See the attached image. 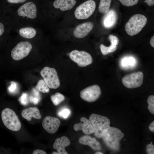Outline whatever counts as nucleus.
<instances>
[{
	"label": "nucleus",
	"instance_id": "nucleus-1",
	"mask_svg": "<svg viewBox=\"0 0 154 154\" xmlns=\"http://www.w3.org/2000/svg\"><path fill=\"white\" fill-rule=\"evenodd\" d=\"M124 134L118 128L110 127L103 135L102 138L106 145L110 149L115 151L120 148V141Z\"/></svg>",
	"mask_w": 154,
	"mask_h": 154
},
{
	"label": "nucleus",
	"instance_id": "nucleus-2",
	"mask_svg": "<svg viewBox=\"0 0 154 154\" xmlns=\"http://www.w3.org/2000/svg\"><path fill=\"white\" fill-rule=\"evenodd\" d=\"M93 128L95 136L101 138L110 127V121L107 117L95 114H92L89 117Z\"/></svg>",
	"mask_w": 154,
	"mask_h": 154
},
{
	"label": "nucleus",
	"instance_id": "nucleus-3",
	"mask_svg": "<svg viewBox=\"0 0 154 154\" xmlns=\"http://www.w3.org/2000/svg\"><path fill=\"white\" fill-rule=\"evenodd\" d=\"M147 21L146 17L140 14H136L132 16L126 23L125 30L130 36L138 34L146 25Z\"/></svg>",
	"mask_w": 154,
	"mask_h": 154
},
{
	"label": "nucleus",
	"instance_id": "nucleus-4",
	"mask_svg": "<svg viewBox=\"0 0 154 154\" xmlns=\"http://www.w3.org/2000/svg\"><path fill=\"white\" fill-rule=\"evenodd\" d=\"M2 122L8 129L13 131H18L21 127V123L18 116L12 109L8 108L4 109L1 113Z\"/></svg>",
	"mask_w": 154,
	"mask_h": 154
},
{
	"label": "nucleus",
	"instance_id": "nucleus-5",
	"mask_svg": "<svg viewBox=\"0 0 154 154\" xmlns=\"http://www.w3.org/2000/svg\"><path fill=\"white\" fill-rule=\"evenodd\" d=\"M40 74L49 88L56 89L60 86V80L54 68L46 66L41 70Z\"/></svg>",
	"mask_w": 154,
	"mask_h": 154
},
{
	"label": "nucleus",
	"instance_id": "nucleus-6",
	"mask_svg": "<svg viewBox=\"0 0 154 154\" xmlns=\"http://www.w3.org/2000/svg\"><path fill=\"white\" fill-rule=\"evenodd\" d=\"M96 3L93 0H88L78 6L75 9L74 14L78 19H85L90 17L94 11Z\"/></svg>",
	"mask_w": 154,
	"mask_h": 154
},
{
	"label": "nucleus",
	"instance_id": "nucleus-7",
	"mask_svg": "<svg viewBox=\"0 0 154 154\" xmlns=\"http://www.w3.org/2000/svg\"><path fill=\"white\" fill-rule=\"evenodd\" d=\"M32 48V44L29 42L27 41L20 42L12 50L11 56L15 60H21L29 55Z\"/></svg>",
	"mask_w": 154,
	"mask_h": 154
},
{
	"label": "nucleus",
	"instance_id": "nucleus-8",
	"mask_svg": "<svg viewBox=\"0 0 154 154\" xmlns=\"http://www.w3.org/2000/svg\"><path fill=\"white\" fill-rule=\"evenodd\" d=\"M143 77V72L139 71L125 75L122 78V82L123 85L127 88H136L142 85Z\"/></svg>",
	"mask_w": 154,
	"mask_h": 154
},
{
	"label": "nucleus",
	"instance_id": "nucleus-9",
	"mask_svg": "<svg viewBox=\"0 0 154 154\" xmlns=\"http://www.w3.org/2000/svg\"><path fill=\"white\" fill-rule=\"evenodd\" d=\"M69 55L70 59L80 67H85L91 64L93 62L91 56L85 51L74 50Z\"/></svg>",
	"mask_w": 154,
	"mask_h": 154
},
{
	"label": "nucleus",
	"instance_id": "nucleus-10",
	"mask_svg": "<svg viewBox=\"0 0 154 154\" xmlns=\"http://www.w3.org/2000/svg\"><path fill=\"white\" fill-rule=\"evenodd\" d=\"M101 93L100 86L97 85H93L84 89L80 93L81 98L84 100L89 102L97 100Z\"/></svg>",
	"mask_w": 154,
	"mask_h": 154
},
{
	"label": "nucleus",
	"instance_id": "nucleus-11",
	"mask_svg": "<svg viewBox=\"0 0 154 154\" xmlns=\"http://www.w3.org/2000/svg\"><path fill=\"white\" fill-rule=\"evenodd\" d=\"M18 15L23 17L33 19L37 16V9L36 5L31 1L27 2L21 6L17 11Z\"/></svg>",
	"mask_w": 154,
	"mask_h": 154
},
{
	"label": "nucleus",
	"instance_id": "nucleus-12",
	"mask_svg": "<svg viewBox=\"0 0 154 154\" xmlns=\"http://www.w3.org/2000/svg\"><path fill=\"white\" fill-rule=\"evenodd\" d=\"M60 122L58 118L47 116L43 119L42 125L44 129L48 133L53 134L58 130Z\"/></svg>",
	"mask_w": 154,
	"mask_h": 154
},
{
	"label": "nucleus",
	"instance_id": "nucleus-13",
	"mask_svg": "<svg viewBox=\"0 0 154 154\" xmlns=\"http://www.w3.org/2000/svg\"><path fill=\"white\" fill-rule=\"evenodd\" d=\"M93 27V23L90 22H85L79 25L74 30V35L78 38H83L89 33Z\"/></svg>",
	"mask_w": 154,
	"mask_h": 154
},
{
	"label": "nucleus",
	"instance_id": "nucleus-14",
	"mask_svg": "<svg viewBox=\"0 0 154 154\" xmlns=\"http://www.w3.org/2000/svg\"><path fill=\"white\" fill-rule=\"evenodd\" d=\"M80 122L75 124L73 126L74 130L76 131L82 130L85 134L89 135L94 133L92 125L89 119L84 117L80 119Z\"/></svg>",
	"mask_w": 154,
	"mask_h": 154
},
{
	"label": "nucleus",
	"instance_id": "nucleus-15",
	"mask_svg": "<svg viewBox=\"0 0 154 154\" xmlns=\"http://www.w3.org/2000/svg\"><path fill=\"white\" fill-rule=\"evenodd\" d=\"M70 141L66 137L63 136L57 138L53 145V147L59 154H68L65 148L70 145Z\"/></svg>",
	"mask_w": 154,
	"mask_h": 154
},
{
	"label": "nucleus",
	"instance_id": "nucleus-16",
	"mask_svg": "<svg viewBox=\"0 0 154 154\" xmlns=\"http://www.w3.org/2000/svg\"><path fill=\"white\" fill-rule=\"evenodd\" d=\"M79 142L81 144L89 146L95 151L100 150L101 148L100 143L96 139L88 135H84L80 137Z\"/></svg>",
	"mask_w": 154,
	"mask_h": 154
},
{
	"label": "nucleus",
	"instance_id": "nucleus-17",
	"mask_svg": "<svg viewBox=\"0 0 154 154\" xmlns=\"http://www.w3.org/2000/svg\"><path fill=\"white\" fill-rule=\"evenodd\" d=\"M109 38L111 42L110 46H106L102 44H101L100 46L101 52L104 56L115 51L117 49V46L119 42L118 38L116 36L110 35Z\"/></svg>",
	"mask_w": 154,
	"mask_h": 154
},
{
	"label": "nucleus",
	"instance_id": "nucleus-18",
	"mask_svg": "<svg viewBox=\"0 0 154 154\" xmlns=\"http://www.w3.org/2000/svg\"><path fill=\"white\" fill-rule=\"evenodd\" d=\"M76 3L75 0H55L53 3V6L55 8L64 11L72 9Z\"/></svg>",
	"mask_w": 154,
	"mask_h": 154
},
{
	"label": "nucleus",
	"instance_id": "nucleus-19",
	"mask_svg": "<svg viewBox=\"0 0 154 154\" xmlns=\"http://www.w3.org/2000/svg\"><path fill=\"white\" fill-rule=\"evenodd\" d=\"M23 117L28 121H30L32 117L37 119H40L41 116L39 110L36 107H30L23 110L21 113Z\"/></svg>",
	"mask_w": 154,
	"mask_h": 154
},
{
	"label": "nucleus",
	"instance_id": "nucleus-20",
	"mask_svg": "<svg viewBox=\"0 0 154 154\" xmlns=\"http://www.w3.org/2000/svg\"><path fill=\"white\" fill-rule=\"evenodd\" d=\"M117 18L116 12L112 9L109 10L104 18L103 23L104 27L107 28L112 27L116 23Z\"/></svg>",
	"mask_w": 154,
	"mask_h": 154
},
{
	"label": "nucleus",
	"instance_id": "nucleus-21",
	"mask_svg": "<svg viewBox=\"0 0 154 154\" xmlns=\"http://www.w3.org/2000/svg\"><path fill=\"white\" fill-rule=\"evenodd\" d=\"M19 35L22 37L31 39L35 37L36 34L35 29L31 27H26L22 28L19 30Z\"/></svg>",
	"mask_w": 154,
	"mask_h": 154
},
{
	"label": "nucleus",
	"instance_id": "nucleus-22",
	"mask_svg": "<svg viewBox=\"0 0 154 154\" xmlns=\"http://www.w3.org/2000/svg\"><path fill=\"white\" fill-rule=\"evenodd\" d=\"M112 0H100L98 7L99 11L106 13L109 10Z\"/></svg>",
	"mask_w": 154,
	"mask_h": 154
},
{
	"label": "nucleus",
	"instance_id": "nucleus-23",
	"mask_svg": "<svg viewBox=\"0 0 154 154\" xmlns=\"http://www.w3.org/2000/svg\"><path fill=\"white\" fill-rule=\"evenodd\" d=\"M50 99L54 105L56 106L64 100L65 97L62 94L57 92L51 96Z\"/></svg>",
	"mask_w": 154,
	"mask_h": 154
},
{
	"label": "nucleus",
	"instance_id": "nucleus-24",
	"mask_svg": "<svg viewBox=\"0 0 154 154\" xmlns=\"http://www.w3.org/2000/svg\"><path fill=\"white\" fill-rule=\"evenodd\" d=\"M36 88L37 90L43 93H48L49 90L48 87L42 80L38 81Z\"/></svg>",
	"mask_w": 154,
	"mask_h": 154
},
{
	"label": "nucleus",
	"instance_id": "nucleus-25",
	"mask_svg": "<svg viewBox=\"0 0 154 154\" xmlns=\"http://www.w3.org/2000/svg\"><path fill=\"white\" fill-rule=\"evenodd\" d=\"M147 102L148 104V108L152 114H154V96L150 95L148 98Z\"/></svg>",
	"mask_w": 154,
	"mask_h": 154
},
{
	"label": "nucleus",
	"instance_id": "nucleus-26",
	"mask_svg": "<svg viewBox=\"0 0 154 154\" xmlns=\"http://www.w3.org/2000/svg\"><path fill=\"white\" fill-rule=\"evenodd\" d=\"M70 114V110L66 108H63L59 110L57 113L58 115L64 119L67 118Z\"/></svg>",
	"mask_w": 154,
	"mask_h": 154
},
{
	"label": "nucleus",
	"instance_id": "nucleus-27",
	"mask_svg": "<svg viewBox=\"0 0 154 154\" xmlns=\"http://www.w3.org/2000/svg\"><path fill=\"white\" fill-rule=\"evenodd\" d=\"M124 6L131 7L137 4L139 0H119Z\"/></svg>",
	"mask_w": 154,
	"mask_h": 154
},
{
	"label": "nucleus",
	"instance_id": "nucleus-28",
	"mask_svg": "<svg viewBox=\"0 0 154 154\" xmlns=\"http://www.w3.org/2000/svg\"><path fill=\"white\" fill-rule=\"evenodd\" d=\"M27 95L26 93H23L19 99L21 104L23 105H26L28 103Z\"/></svg>",
	"mask_w": 154,
	"mask_h": 154
},
{
	"label": "nucleus",
	"instance_id": "nucleus-29",
	"mask_svg": "<svg viewBox=\"0 0 154 154\" xmlns=\"http://www.w3.org/2000/svg\"><path fill=\"white\" fill-rule=\"evenodd\" d=\"M17 89V84L14 82H11V85L8 88L9 92L11 93L15 92Z\"/></svg>",
	"mask_w": 154,
	"mask_h": 154
},
{
	"label": "nucleus",
	"instance_id": "nucleus-30",
	"mask_svg": "<svg viewBox=\"0 0 154 154\" xmlns=\"http://www.w3.org/2000/svg\"><path fill=\"white\" fill-rule=\"evenodd\" d=\"M146 150L147 154H154V146L153 145L151 144L147 145Z\"/></svg>",
	"mask_w": 154,
	"mask_h": 154
},
{
	"label": "nucleus",
	"instance_id": "nucleus-31",
	"mask_svg": "<svg viewBox=\"0 0 154 154\" xmlns=\"http://www.w3.org/2000/svg\"><path fill=\"white\" fill-rule=\"evenodd\" d=\"M27 0H7V1L10 3L17 4L24 3Z\"/></svg>",
	"mask_w": 154,
	"mask_h": 154
},
{
	"label": "nucleus",
	"instance_id": "nucleus-32",
	"mask_svg": "<svg viewBox=\"0 0 154 154\" xmlns=\"http://www.w3.org/2000/svg\"><path fill=\"white\" fill-rule=\"evenodd\" d=\"M30 100L31 102L35 105L37 104L39 101L37 98L34 97L32 96H31L30 97Z\"/></svg>",
	"mask_w": 154,
	"mask_h": 154
},
{
	"label": "nucleus",
	"instance_id": "nucleus-33",
	"mask_svg": "<svg viewBox=\"0 0 154 154\" xmlns=\"http://www.w3.org/2000/svg\"><path fill=\"white\" fill-rule=\"evenodd\" d=\"M33 154H46V153L44 151L39 149L35 150L33 153Z\"/></svg>",
	"mask_w": 154,
	"mask_h": 154
},
{
	"label": "nucleus",
	"instance_id": "nucleus-34",
	"mask_svg": "<svg viewBox=\"0 0 154 154\" xmlns=\"http://www.w3.org/2000/svg\"><path fill=\"white\" fill-rule=\"evenodd\" d=\"M33 93L34 95L40 101V96L39 91L35 89H33Z\"/></svg>",
	"mask_w": 154,
	"mask_h": 154
},
{
	"label": "nucleus",
	"instance_id": "nucleus-35",
	"mask_svg": "<svg viewBox=\"0 0 154 154\" xmlns=\"http://www.w3.org/2000/svg\"><path fill=\"white\" fill-rule=\"evenodd\" d=\"M5 30V28L3 24L0 22V36H1Z\"/></svg>",
	"mask_w": 154,
	"mask_h": 154
},
{
	"label": "nucleus",
	"instance_id": "nucleus-36",
	"mask_svg": "<svg viewBox=\"0 0 154 154\" xmlns=\"http://www.w3.org/2000/svg\"><path fill=\"white\" fill-rule=\"evenodd\" d=\"M144 2L146 3L149 6H152L154 4V0H145Z\"/></svg>",
	"mask_w": 154,
	"mask_h": 154
},
{
	"label": "nucleus",
	"instance_id": "nucleus-37",
	"mask_svg": "<svg viewBox=\"0 0 154 154\" xmlns=\"http://www.w3.org/2000/svg\"><path fill=\"white\" fill-rule=\"evenodd\" d=\"M149 129L152 132H154V121H153L149 126Z\"/></svg>",
	"mask_w": 154,
	"mask_h": 154
},
{
	"label": "nucleus",
	"instance_id": "nucleus-38",
	"mask_svg": "<svg viewBox=\"0 0 154 154\" xmlns=\"http://www.w3.org/2000/svg\"><path fill=\"white\" fill-rule=\"evenodd\" d=\"M150 43L151 46L154 48V36H153L151 38Z\"/></svg>",
	"mask_w": 154,
	"mask_h": 154
},
{
	"label": "nucleus",
	"instance_id": "nucleus-39",
	"mask_svg": "<svg viewBox=\"0 0 154 154\" xmlns=\"http://www.w3.org/2000/svg\"><path fill=\"white\" fill-rule=\"evenodd\" d=\"M95 154H103V153H102L101 152H99V151H98V152H96Z\"/></svg>",
	"mask_w": 154,
	"mask_h": 154
},
{
	"label": "nucleus",
	"instance_id": "nucleus-40",
	"mask_svg": "<svg viewBox=\"0 0 154 154\" xmlns=\"http://www.w3.org/2000/svg\"><path fill=\"white\" fill-rule=\"evenodd\" d=\"M52 154H58V152H53L52 153Z\"/></svg>",
	"mask_w": 154,
	"mask_h": 154
},
{
	"label": "nucleus",
	"instance_id": "nucleus-41",
	"mask_svg": "<svg viewBox=\"0 0 154 154\" xmlns=\"http://www.w3.org/2000/svg\"><path fill=\"white\" fill-rule=\"evenodd\" d=\"M151 144L152 143V142H151Z\"/></svg>",
	"mask_w": 154,
	"mask_h": 154
}]
</instances>
